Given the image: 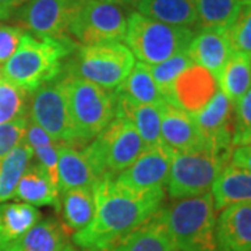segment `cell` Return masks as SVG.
<instances>
[{"instance_id":"cell-13","label":"cell","mask_w":251,"mask_h":251,"mask_svg":"<svg viewBox=\"0 0 251 251\" xmlns=\"http://www.w3.org/2000/svg\"><path fill=\"white\" fill-rule=\"evenodd\" d=\"M172 153L173 151L165 144L147 147L126 171L115 177V181L123 187L143 193L165 190L171 171Z\"/></svg>"},{"instance_id":"cell-6","label":"cell","mask_w":251,"mask_h":251,"mask_svg":"<svg viewBox=\"0 0 251 251\" xmlns=\"http://www.w3.org/2000/svg\"><path fill=\"white\" fill-rule=\"evenodd\" d=\"M135 64L134 54L122 42L77 46L63 70L78 78L115 91L128 77Z\"/></svg>"},{"instance_id":"cell-17","label":"cell","mask_w":251,"mask_h":251,"mask_svg":"<svg viewBox=\"0 0 251 251\" xmlns=\"http://www.w3.org/2000/svg\"><path fill=\"white\" fill-rule=\"evenodd\" d=\"M218 251H251V202L224 208L216 218Z\"/></svg>"},{"instance_id":"cell-8","label":"cell","mask_w":251,"mask_h":251,"mask_svg":"<svg viewBox=\"0 0 251 251\" xmlns=\"http://www.w3.org/2000/svg\"><path fill=\"white\" fill-rule=\"evenodd\" d=\"M127 29V16L120 6L102 0H73L67 32L81 46L122 42Z\"/></svg>"},{"instance_id":"cell-37","label":"cell","mask_w":251,"mask_h":251,"mask_svg":"<svg viewBox=\"0 0 251 251\" xmlns=\"http://www.w3.org/2000/svg\"><path fill=\"white\" fill-rule=\"evenodd\" d=\"M24 32L25 31L17 25L0 23V66H3L17 50Z\"/></svg>"},{"instance_id":"cell-3","label":"cell","mask_w":251,"mask_h":251,"mask_svg":"<svg viewBox=\"0 0 251 251\" xmlns=\"http://www.w3.org/2000/svg\"><path fill=\"white\" fill-rule=\"evenodd\" d=\"M161 214L179 251H218L216 208L211 193L172 200L162 206Z\"/></svg>"},{"instance_id":"cell-26","label":"cell","mask_w":251,"mask_h":251,"mask_svg":"<svg viewBox=\"0 0 251 251\" xmlns=\"http://www.w3.org/2000/svg\"><path fill=\"white\" fill-rule=\"evenodd\" d=\"M115 94L141 105H152L161 108L168 103L162 97L159 88L156 87L148 64L141 62L135 63L131 73L115 90Z\"/></svg>"},{"instance_id":"cell-44","label":"cell","mask_w":251,"mask_h":251,"mask_svg":"<svg viewBox=\"0 0 251 251\" xmlns=\"http://www.w3.org/2000/svg\"><path fill=\"white\" fill-rule=\"evenodd\" d=\"M7 251H14V250H7Z\"/></svg>"},{"instance_id":"cell-35","label":"cell","mask_w":251,"mask_h":251,"mask_svg":"<svg viewBox=\"0 0 251 251\" xmlns=\"http://www.w3.org/2000/svg\"><path fill=\"white\" fill-rule=\"evenodd\" d=\"M29 117H20L9 123L0 125V159L14 150L25 138Z\"/></svg>"},{"instance_id":"cell-42","label":"cell","mask_w":251,"mask_h":251,"mask_svg":"<svg viewBox=\"0 0 251 251\" xmlns=\"http://www.w3.org/2000/svg\"><path fill=\"white\" fill-rule=\"evenodd\" d=\"M7 20H10L9 14H6L4 11H1V10H0V23H3V21H7Z\"/></svg>"},{"instance_id":"cell-10","label":"cell","mask_w":251,"mask_h":251,"mask_svg":"<svg viewBox=\"0 0 251 251\" xmlns=\"http://www.w3.org/2000/svg\"><path fill=\"white\" fill-rule=\"evenodd\" d=\"M28 117L32 123L42 127L57 145L77 148L63 72L31 94Z\"/></svg>"},{"instance_id":"cell-15","label":"cell","mask_w":251,"mask_h":251,"mask_svg":"<svg viewBox=\"0 0 251 251\" xmlns=\"http://www.w3.org/2000/svg\"><path fill=\"white\" fill-rule=\"evenodd\" d=\"M161 137L173 152H193L206 150L191 115L169 103L161 108Z\"/></svg>"},{"instance_id":"cell-27","label":"cell","mask_w":251,"mask_h":251,"mask_svg":"<svg viewBox=\"0 0 251 251\" xmlns=\"http://www.w3.org/2000/svg\"><path fill=\"white\" fill-rule=\"evenodd\" d=\"M66 232L60 221L46 218L34 225L11 249L14 251H63L67 246Z\"/></svg>"},{"instance_id":"cell-36","label":"cell","mask_w":251,"mask_h":251,"mask_svg":"<svg viewBox=\"0 0 251 251\" xmlns=\"http://www.w3.org/2000/svg\"><path fill=\"white\" fill-rule=\"evenodd\" d=\"M57 144L54 141L42 144L32 148L36 163L42 166V169L48 173L54 184L59 187V171H57Z\"/></svg>"},{"instance_id":"cell-19","label":"cell","mask_w":251,"mask_h":251,"mask_svg":"<svg viewBox=\"0 0 251 251\" xmlns=\"http://www.w3.org/2000/svg\"><path fill=\"white\" fill-rule=\"evenodd\" d=\"M57 171L60 194L73 188L94 190L99 183L82 151L74 147H57Z\"/></svg>"},{"instance_id":"cell-11","label":"cell","mask_w":251,"mask_h":251,"mask_svg":"<svg viewBox=\"0 0 251 251\" xmlns=\"http://www.w3.org/2000/svg\"><path fill=\"white\" fill-rule=\"evenodd\" d=\"M73 10V0H28L10 20L36 38L66 36Z\"/></svg>"},{"instance_id":"cell-1","label":"cell","mask_w":251,"mask_h":251,"mask_svg":"<svg viewBox=\"0 0 251 251\" xmlns=\"http://www.w3.org/2000/svg\"><path fill=\"white\" fill-rule=\"evenodd\" d=\"M95 214L87 227L73 234L85 251H110L125 236L150 221L165 202V190L134 191L115 179H102L94 188Z\"/></svg>"},{"instance_id":"cell-39","label":"cell","mask_w":251,"mask_h":251,"mask_svg":"<svg viewBox=\"0 0 251 251\" xmlns=\"http://www.w3.org/2000/svg\"><path fill=\"white\" fill-rule=\"evenodd\" d=\"M28 0H0V10L4 11L6 14H9L10 18L13 16V13L18 10L23 4H25Z\"/></svg>"},{"instance_id":"cell-31","label":"cell","mask_w":251,"mask_h":251,"mask_svg":"<svg viewBox=\"0 0 251 251\" xmlns=\"http://www.w3.org/2000/svg\"><path fill=\"white\" fill-rule=\"evenodd\" d=\"M28 91L0 78V125L28 116Z\"/></svg>"},{"instance_id":"cell-21","label":"cell","mask_w":251,"mask_h":251,"mask_svg":"<svg viewBox=\"0 0 251 251\" xmlns=\"http://www.w3.org/2000/svg\"><path fill=\"white\" fill-rule=\"evenodd\" d=\"M41 216L36 206L25 202H0V251L11 250Z\"/></svg>"},{"instance_id":"cell-24","label":"cell","mask_w":251,"mask_h":251,"mask_svg":"<svg viewBox=\"0 0 251 251\" xmlns=\"http://www.w3.org/2000/svg\"><path fill=\"white\" fill-rule=\"evenodd\" d=\"M137 10L145 17L169 25L197 27L194 0H140Z\"/></svg>"},{"instance_id":"cell-38","label":"cell","mask_w":251,"mask_h":251,"mask_svg":"<svg viewBox=\"0 0 251 251\" xmlns=\"http://www.w3.org/2000/svg\"><path fill=\"white\" fill-rule=\"evenodd\" d=\"M230 165L251 173V144L234 148L230 156Z\"/></svg>"},{"instance_id":"cell-32","label":"cell","mask_w":251,"mask_h":251,"mask_svg":"<svg viewBox=\"0 0 251 251\" xmlns=\"http://www.w3.org/2000/svg\"><path fill=\"white\" fill-rule=\"evenodd\" d=\"M193 64L194 63L191 62L190 56L187 54V50H186V52H181V53L172 56L171 59H168L165 62L148 66L153 81H155L156 87L161 91L162 97H163L165 100H166V97L169 94L172 84L176 81V78L179 77L181 73L187 70L188 67L193 66Z\"/></svg>"},{"instance_id":"cell-2","label":"cell","mask_w":251,"mask_h":251,"mask_svg":"<svg viewBox=\"0 0 251 251\" xmlns=\"http://www.w3.org/2000/svg\"><path fill=\"white\" fill-rule=\"evenodd\" d=\"M77 44L70 36L36 38L24 32L17 50L0 69V78L32 94L62 74Z\"/></svg>"},{"instance_id":"cell-29","label":"cell","mask_w":251,"mask_h":251,"mask_svg":"<svg viewBox=\"0 0 251 251\" xmlns=\"http://www.w3.org/2000/svg\"><path fill=\"white\" fill-rule=\"evenodd\" d=\"M32 148L24 140L0 159V202L14 197L18 181L32 162Z\"/></svg>"},{"instance_id":"cell-5","label":"cell","mask_w":251,"mask_h":251,"mask_svg":"<svg viewBox=\"0 0 251 251\" xmlns=\"http://www.w3.org/2000/svg\"><path fill=\"white\" fill-rule=\"evenodd\" d=\"M147 145L135 127L123 117L115 120L82 148L94 173L102 179H115L144 152Z\"/></svg>"},{"instance_id":"cell-34","label":"cell","mask_w":251,"mask_h":251,"mask_svg":"<svg viewBox=\"0 0 251 251\" xmlns=\"http://www.w3.org/2000/svg\"><path fill=\"white\" fill-rule=\"evenodd\" d=\"M233 147L251 144V88L233 106Z\"/></svg>"},{"instance_id":"cell-28","label":"cell","mask_w":251,"mask_h":251,"mask_svg":"<svg viewBox=\"0 0 251 251\" xmlns=\"http://www.w3.org/2000/svg\"><path fill=\"white\" fill-rule=\"evenodd\" d=\"M219 90L233 103L251 88V57L240 52H232L218 78Z\"/></svg>"},{"instance_id":"cell-22","label":"cell","mask_w":251,"mask_h":251,"mask_svg":"<svg viewBox=\"0 0 251 251\" xmlns=\"http://www.w3.org/2000/svg\"><path fill=\"white\" fill-rule=\"evenodd\" d=\"M161 108L135 103L116 95V116L123 117L134 126L147 147L163 144L161 137Z\"/></svg>"},{"instance_id":"cell-16","label":"cell","mask_w":251,"mask_h":251,"mask_svg":"<svg viewBox=\"0 0 251 251\" xmlns=\"http://www.w3.org/2000/svg\"><path fill=\"white\" fill-rule=\"evenodd\" d=\"M232 52L233 50L226 35V29L221 28L200 29V32L194 34L187 48V54L191 62L208 70L216 81Z\"/></svg>"},{"instance_id":"cell-41","label":"cell","mask_w":251,"mask_h":251,"mask_svg":"<svg viewBox=\"0 0 251 251\" xmlns=\"http://www.w3.org/2000/svg\"><path fill=\"white\" fill-rule=\"evenodd\" d=\"M63 251H85V250H80V249H77L75 246H72V244H67L66 247H64V250Z\"/></svg>"},{"instance_id":"cell-20","label":"cell","mask_w":251,"mask_h":251,"mask_svg":"<svg viewBox=\"0 0 251 251\" xmlns=\"http://www.w3.org/2000/svg\"><path fill=\"white\" fill-rule=\"evenodd\" d=\"M161 209L150 221L119 240L110 251H179L168 233Z\"/></svg>"},{"instance_id":"cell-25","label":"cell","mask_w":251,"mask_h":251,"mask_svg":"<svg viewBox=\"0 0 251 251\" xmlns=\"http://www.w3.org/2000/svg\"><path fill=\"white\" fill-rule=\"evenodd\" d=\"M62 225L69 234H74L87 227L95 214L94 190L73 188L62 193L59 209Z\"/></svg>"},{"instance_id":"cell-18","label":"cell","mask_w":251,"mask_h":251,"mask_svg":"<svg viewBox=\"0 0 251 251\" xmlns=\"http://www.w3.org/2000/svg\"><path fill=\"white\" fill-rule=\"evenodd\" d=\"M13 198L32 206L49 205L59 209L60 190L39 163L31 162L21 180L18 181Z\"/></svg>"},{"instance_id":"cell-40","label":"cell","mask_w":251,"mask_h":251,"mask_svg":"<svg viewBox=\"0 0 251 251\" xmlns=\"http://www.w3.org/2000/svg\"><path fill=\"white\" fill-rule=\"evenodd\" d=\"M102 1H106V3H110V4H116V6H120V7H126V6H137V3L140 0H102Z\"/></svg>"},{"instance_id":"cell-33","label":"cell","mask_w":251,"mask_h":251,"mask_svg":"<svg viewBox=\"0 0 251 251\" xmlns=\"http://www.w3.org/2000/svg\"><path fill=\"white\" fill-rule=\"evenodd\" d=\"M226 35L233 52L251 57V6L242 4L233 23L226 28Z\"/></svg>"},{"instance_id":"cell-4","label":"cell","mask_w":251,"mask_h":251,"mask_svg":"<svg viewBox=\"0 0 251 251\" xmlns=\"http://www.w3.org/2000/svg\"><path fill=\"white\" fill-rule=\"evenodd\" d=\"M63 73L77 148H84L115 120L116 95L64 70Z\"/></svg>"},{"instance_id":"cell-7","label":"cell","mask_w":251,"mask_h":251,"mask_svg":"<svg viewBox=\"0 0 251 251\" xmlns=\"http://www.w3.org/2000/svg\"><path fill=\"white\" fill-rule=\"evenodd\" d=\"M193 36V28L169 25L140 13H131L127 18L125 41L134 57L152 66L186 52Z\"/></svg>"},{"instance_id":"cell-43","label":"cell","mask_w":251,"mask_h":251,"mask_svg":"<svg viewBox=\"0 0 251 251\" xmlns=\"http://www.w3.org/2000/svg\"><path fill=\"white\" fill-rule=\"evenodd\" d=\"M240 4H250L251 6V0H237Z\"/></svg>"},{"instance_id":"cell-30","label":"cell","mask_w":251,"mask_h":251,"mask_svg":"<svg viewBox=\"0 0 251 251\" xmlns=\"http://www.w3.org/2000/svg\"><path fill=\"white\" fill-rule=\"evenodd\" d=\"M197 28L226 29L237 16L242 4L237 0H194Z\"/></svg>"},{"instance_id":"cell-14","label":"cell","mask_w":251,"mask_h":251,"mask_svg":"<svg viewBox=\"0 0 251 251\" xmlns=\"http://www.w3.org/2000/svg\"><path fill=\"white\" fill-rule=\"evenodd\" d=\"M218 90L215 77L205 69L193 64L172 84L166 102L188 115H194L205 106Z\"/></svg>"},{"instance_id":"cell-9","label":"cell","mask_w":251,"mask_h":251,"mask_svg":"<svg viewBox=\"0 0 251 251\" xmlns=\"http://www.w3.org/2000/svg\"><path fill=\"white\" fill-rule=\"evenodd\" d=\"M230 158L209 150L172 153L171 171L166 183L172 200L196 197L209 193Z\"/></svg>"},{"instance_id":"cell-23","label":"cell","mask_w":251,"mask_h":251,"mask_svg":"<svg viewBox=\"0 0 251 251\" xmlns=\"http://www.w3.org/2000/svg\"><path fill=\"white\" fill-rule=\"evenodd\" d=\"M216 211L233 204L251 202V173L233 165H226L211 187Z\"/></svg>"},{"instance_id":"cell-12","label":"cell","mask_w":251,"mask_h":251,"mask_svg":"<svg viewBox=\"0 0 251 251\" xmlns=\"http://www.w3.org/2000/svg\"><path fill=\"white\" fill-rule=\"evenodd\" d=\"M233 103L221 90L200 112L191 115L206 150L232 156L233 151Z\"/></svg>"}]
</instances>
